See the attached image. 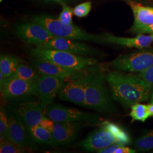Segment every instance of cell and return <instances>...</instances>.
I'll use <instances>...</instances> for the list:
<instances>
[{
    "label": "cell",
    "mask_w": 153,
    "mask_h": 153,
    "mask_svg": "<svg viewBox=\"0 0 153 153\" xmlns=\"http://www.w3.org/2000/svg\"><path fill=\"white\" fill-rule=\"evenodd\" d=\"M31 137L35 142L40 144L53 146L52 132L42 127L36 126L28 129Z\"/></svg>",
    "instance_id": "cell-19"
},
{
    "label": "cell",
    "mask_w": 153,
    "mask_h": 153,
    "mask_svg": "<svg viewBox=\"0 0 153 153\" xmlns=\"http://www.w3.org/2000/svg\"><path fill=\"white\" fill-rule=\"evenodd\" d=\"M21 61L19 59L13 56L1 55L0 57V71L6 78L10 77L14 73Z\"/></svg>",
    "instance_id": "cell-20"
},
{
    "label": "cell",
    "mask_w": 153,
    "mask_h": 153,
    "mask_svg": "<svg viewBox=\"0 0 153 153\" xmlns=\"http://www.w3.org/2000/svg\"><path fill=\"white\" fill-rule=\"evenodd\" d=\"M2 97L14 100L38 95V82L36 80H25L9 77L0 88Z\"/></svg>",
    "instance_id": "cell-9"
},
{
    "label": "cell",
    "mask_w": 153,
    "mask_h": 153,
    "mask_svg": "<svg viewBox=\"0 0 153 153\" xmlns=\"http://www.w3.org/2000/svg\"><path fill=\"white\" fill-rule=\"evenodd\" d=\"M153 65V49L143 48L138 51L119 56L109 66L121 71L141 72Z\"/></svg>",
    "instance_id": "cell-7"
},
{
    "label": "cell",
    "mask_w": 153,
    "mask_h": 153,
    "mask_svg": "<svg viewBox=\"0 0 153 153\" xmlns=\"http://www.w3.org/2000/svg\"><path fill=\"white\" fill-rule=\"evenodd\" d=\"M31 21L44 26L55 36L102 43L101 35L88 33L73 24L65 23L59 18L56 19L52 16L43 14L33 16Z\"/></svg>",
    "instance_id": "cell-3"
},
{
    "label": "cell",
    "mask_w": 153,
    "mask_h": 153,
    "mask_svg": "<svg viewBox=\"0 0 153 153\" xmlns=\"http://www.w3.org/2000/svg\"><path fill=\"white\" fill-rule=\"evenodd\" d=\"M122 146V145H119V144H115L109 146L106 148H103L100 150L98 151L97 153H114L116 149L119 146Z\"/></svg>",
    "instance_id": "cell-30"
},
{
    "label": "cell",
    "mask_w": 153,
    "mask_h": 153,
    "mask_svg": "<svg viewBox=\"0 0 153 153\" xmlns=\"http://www.w3.org/2000/svg\"><path fill=\"white\" fill-rule=\"evenodd\" d=\"M125 145H122L117 148L114 153H135L136 151L129 147L124 146Z\"/></svg>",
    "instance_id": "cell-31"
},
{
    "label": "cell",
    "mask_w": 153,
    "mask_h": 153,
    "mask_svg": "<svg viewBox=\"0 0 153 153\" xmlns=\"http://www.w3.org/2000/svg\"><path fill=\"white\" fill-rule=\"evenodd\" d=\"M31 55L34 58L48 61L64 68L82 71L95 65L97 61L92 57L74 55L65 51L36 47Z\"/></svg>",
    "instance_id": "cell-4"
},
{
    "label": "cell",
    "mask_w": 153,
    "mask_h": 153,
    "mask_svg": "<svg viewBox=\"0 0 153 153\" xmlns=\"http://www.w3.org/2000/svg\"><path fill=\"white\" fill-rule=\"evenodd\" d=\"M145 33L153 34V24L149 27L142 29L141 31H140L139 33L137 34H145Z\"/></svg>",
    "instance_id": "cell-32"
},
{
    "label": "cell",
    "mask_w": 153,
    "mask_h": 153,
    "mask_svg": "<svg viewBox=\"0 0 153 153\" xmlns=\"http://www.w3.org/2000/svg\"><path fill=\"white\" fill-rule=\"evenodd\" d=\"M152 102H153V88L152 95H151V97L150 98V103H152Z\"/></svg>",
    "instance_id": "cell-36"
},
{
    "label": "cell",
    "mask_w": 153,
    "mask_h": 153,
    "mask_svg": "<svg viewBox=\"0 0 153 153\" xmlns=\"http://www.w3.org/2000/svg\"><path fill=\"white\" fill-rule=\"evenodd\" d=\"M2 1H3V0H0V2H2Z\"/></svg>",
    "instance_id": "cell-37"
},
{
    "label": "cell",
    "mask_w": 153,
    "mask_h": 153,
    "mask_svg": "<svg viewBox=\"0 0 153 153\" xmlns=\"http://www.w3.org/2000/svg\"><path fill=\"white\" fill-rule=\"evenodd\" d=\"M16 33L19 38L29 44H42L55 38L46 28L33 21L18 25Z\"/></svg>",
    "instance_id": "cell-11"
},
{
    "label": "cell",
    "mask_w": 153,
    "mask_h": 153,
    "mask_svg": "<svg viewBox=\"0 0 153 153\" xmlns=\"http://www.w3.org/2000/svg\"><path fill=\"white\" fill-rule=\"evenodd\" d=\"M36 47L65 51L74 55L90 56L98 54V51L92 46L76 40L55 36L48 42L36 45Z\"/></svg>",
    "instance_id": "cell-10"
},
{
    "label": "cell",
    "mask_w": 153,
    "mask_h": 153,
    "mask_svg": "<svg viewBox=\"0 0 153 153\" xmlns=\"http://www.w3.org/2000/svg\"><path fill=\"white\" fill-rule=\"evenodd\" d=\"M8 128V115L4 109L1 108L0 112V141L7 138Z\"/></svg>",
    "instance_id": "cell-25"
},
{
    "label": "cell",
    "mask_w": 153,
    "mask_h": 153,
    "mask_svg": "<svg viewBox=\"0 0 153 153\" xmlns=\"http://www.w3.org/2000/svg\"><path fill=\"white\" fill-rule=\"evenodd\" d=\"M45 115L55 123L80 121L93 123L99 121L98 117L93 114L60 104L47 106Z\"/></svg>",
    "instance_id": "cell-8"
},
{
    "label": "cell",
    "mask_w": 153,
    "mask_h": 153,
    "mask_svg": "<svg viewBox=\"0 0 153 153\" xmlns=\"http://www.w3.org/2000/svg\"><path fill=\"white\" fill-rule=\"evenodd\" d=\"M33 64L40 75L57 76L64 79L81 71L64 68L48 61L36 58L33 60Z\"/></svg>",
    "instance_id": "cell-18"
},
{
    "label": "cell",
    "mask_w": 153,
    "mask_h": 153,
    "mask_svg": "<svg viewBox=\"0 0 153 153\" xmlns=\"http://www.w3.org/2000/svg\"><path fill=\"white\" fill-rule=\"evenodd\" d=\"M148 108L150 116H153V102L148 104Z\"/></svg>",
    "instance_id": "cell-34"
},
{
    "label": "cell",
    "mask_w": 153,
    "mask_h": 153,
    "mask_svg": "<svg viewBox=\"0 0 153 153\" xmlns=\"http://www.w3.org/2000/svg\"><path fill=\"white\" fill-rule=\"evenodd\" d=\"M27 150V149L16 145L8 138L1 141L0 142L1 153H26Z\"/></svg>",
    "instance_id": "cell-24"
},
{
    "label": "cell",
    "mask_w": 153,
    "mask_h": 153,
    "mask_svg": "<svg viewBox=\"0 0 153 153\" xmlns=\"http://www.w3.org/2000/svg\"><path fill=\"white\" fill-rule=\"evenodd\" d=\"M134 147L140 152L145 153L153 148V130L148 131L134 142Z\"/></svg>",
    "instance_id": "cell-22"
},
{
    "label": "cell",
    "mask_w": 153,
    "mask_h": 153,
    "mask_svg": "<svg viewBox=\"0 0 153 153\" xmlns=\"http://www.w3.org/2000/svg\"><path fill=\"white\" fill-rule=\"evenodd\" d=\"M38 71L33 68L20 64L11 78H19L25 80H36L39 78Z\"/></svg>",
    "instance_id": "cell-21"
},
{
    "label": "cell",
    "mask_w": 153,
    "mask_h": 153,
    "mask_svg": "<svg viewBox=\"0 0 153 153\" xmlns=\"http://www.w3.org/2000/svg\"><path fill=\"white\" fill-rule=\"evenodd\" d=\"M40 1H44V2H56L58 4H60L61 2H69L72 0H40Z\"/></svg>",
    "instance_id": "cell-33"
},
{
    "label": "cell",
    "mask_w": 153,
    "mask_h": 153,
    "mask_svg": "<svg viewBox=\"0 0 153 153\" xmlns=\"http://www.w3.org/2000/svg\"><path fill=\"white\" fill-rule=\"evenodd\" d=\"M133 13L134 21L130 31L138 33L140 31L153 24V7L142 6L132 1L128 2Z\"/></svg>",
    "instance_id": "cell-17"
},
{
    "label": "cell",
    "mask_w": 153,
    "mask_h": 153,
    "mask_svg": "<svg viewBox=\"0 0 153 153\" xmlns=\"http://www.w3.org/2000/svg\"><path fill=\"white\" fill-rule=\"evenodd\" d=\"M130 116L132 121H141L145 122L150 116L148 111V105L138 103L131 107V112Z\"/></svg>",
    "instance_id": "cell-23"
},
{
    "label": "cell",
    "mask_w": 153,
    "mask_h": 153,
    "mask_svg": "<svg viewBox=\"0 0 153 153\" xmlns=\"http://www.w3.org/2000/svg\"><path fill=\"white\" fill-rule=\"evenodd\" d=\"M83 126L82 122L80 121L55 123L54 129L52 132L53 146L66 145L73 141Z\"/></svg>",
    "instance_id": "cell-15"
},
{
    "label": "cell",
    "mask_w": 153,
    "mask_h": 153,
    "mask_svg": "<svg viewBox=\"0 0 153 153\" xmlns=\"http://www.w3.org/2000/svg\"><path fill=\"white\" fill-rule=\"evenodd\" d=\"M38 96L44 107H47L54 100L64 83V78L40 75L38 78Z\"/></svg>",
    "instance_id": "cell-13"
},
{
    "label": "cell",
    "mask_w": 153,
    "mask_h": 153,
    "mask_svg": "<svg viewBox=\"0 0 153 153\" xmlns=\"http://www.w3.org/2000/svg\"><path fill=\"white\" fill-rule=\"evenodd\" d=\"M91 73L76 80L63 84L58 97L62 100L68 101L85 107V90Z\"/></svg>",
    "instance_id": "cell-12"
},
{
    "label": "cell",
    "mask_w": 153,
    "mask_h": 153,
    "mask_svg": "<svg viewBox=\"0 0 153 153\" xmlns=\"http://www.w3.org/2000/svg\"><path fill=\"white\" fill-rule=\"evenodd\" d=\"M137 76L144 80L149 86L153 88V65L145 71L140 72Z\"/></svg>",
    "instance_id": "cell-28"
},
{
    "label": "cell",
    "mask_w": 153,
    "mask_h": 153,
    "mask_svg": "<svg viewBox=\"0 0 153 153\" xmlns=\"http://www.w3.org/2000/svg\"><path fill=\"white\" fill-rule=\"evenodd\" d=\"M104 74L100 71L91 73L85 90V107L107 112L113 109L109 93L105 85Z\"/></svg>",
    "instance_id": "cell-5"
},
{
    "label": "cell",
    "mask_w": 153,
    "mask_h": 153,
    "mask_svg": "<svg viewBox=\"0 0 153 153\" xmlns=\"http://www.w3.org/2000/svg\"><path fill=\"white\" fill-rule=\"evenodd\" d=\"M152 153H153V152H152Z\"/></svg>",
    "instance_id": "cell-38"
},
{
    "label": "cell",
    "mask_w": 153,
    "mask_h": 153,
    "mask_svg": "<svg viewBox=\"0 0 153 153\" xmlns=\"http://www.w3.org/2000/svg\"><path fill=\"white\" fill-rule=\"evenodd\" d=\"M55 122L52 120L51 119H49V117L47 116H44L40 121L39 126L52 132L55 128Z\"/></svg>",
    "instance_id": "cell-29"
},
{
    "label": "cell",
    "mask_w": 153,
    "mask_h": 153,
    "mask_svg": "<svg viewBox=\"0 0 153 153\" xmlns=\"http://www.w3.org/2000/svg\"><path fill=\"white\" fill-rule=\"evenodd\" d=\"M6 78H5V76H4L3 73L1 71H0V88H1L2 86V85H4Z\"/></svg>",
    "instance_id": "cell-35"
},
{
    "label": "cell",
    "mask_w": 153,
    "mask_h": 153,
    "mask_svg": "<svg viewBox=\"0 0 153 153\" xmlns=\"http://www.w3.org/2000/svg\"><path fill=\"white\" fill-rule=\"evenodd\" d=\"M106 81L112 99L126 108L147 101L152 93L153 88L137 75L111 71L106 76Z\"/></svg>",
    "instance_id": "cell-1"
},
{
    "label": "cell",
    "mask_w": 153,
    "mask_h": 153,
    "mask_svg": "<svg viewBox=\"0 0 153 153\" xmlns=\"http://www.w3.org/2000/svg\"><path fill=\"white\" fill-rule=\"evenodd\" d=\"M60 4L62 6V11L59 16V19L66 24H73V9L67 5L66 2H62Z\"/></svg>",
    "instance_id": "cell-26"
},
{
    "label": "cell",
    "mask_w": 153,
    "mask_h": 153,
    "mask_svg": "<svg viewBox=\"0 0 153 153\" xmlns=\"http://www.w3.org/2000/svg\"><path fill=\"white\" fill-rule=\"evenodd\" d=\"M9 128L7 131V138L18 145L28 150H33L34 142L28 131L27 128L9 113Z\"/></svg>",
    "instance_id": "cell-14"
},
{
    "label": "cell",
    "mask_w": 153,
    "mask_h": 153,
    "mask_svg": "<svg viewBox=\"0 0 153 153\" xmlns=\"http://www.w3.org/2000/svg\"><path fill=\"white\" fill-rule=\"evenodd\" d=\"M92 7V3L91 1H87L76 6L73 9V14L74 16L83 18L87 16L89 14Z\"/></svg>",
    "instance_id": "cell-27"
},
{
    "label": "cell",
    "mask_w": 153,
    "mask_h": 153,
    "mask_svg": "<svg viewBox=\"0 0 153 153\" xmlns=\"http://www.w3.org/2000/svg\"><path fill=\"white\" fill-rule=\"evenodd\" d=\"M102 43L117 44L129 48L143 49L148 48L153 43V34L145 35L137 34L134 38H123L116 36L110 33H104L101 35Z\"/></svg>",
    "instance_id": "cell-16"
},
{
    "label": "cell",
    "mask_w": 153,
    "mask_h": 153,
    "mask_svg": "<svg viewBox=\"0 0 153 153\" xmlns=\"http://www.w3.org/2000/svg\"><path fill=\"white\" fill-rule=\"evenodd\" d=\"M11 100L7 105L9 114L27 129L39 125L45 114V107L39 99L30 97Z\"/></svg>",
    "instance_id": "cell-6"
},
{
    "label": "cell",
    "mask_w": 153,
    "mask_h": 153,
    "mask_svg": "<svg viewBox=\"0 0 153 153\" xmlns=\"http://www.w3.org/2000/svg\"><path fill=\"white\" fill-rule=\"evenodd\" d=\"M131 142V138L123 129L113 123L105 121L98 129L90 133L79 145L85 150L98 152L112 145H126Z\"/></svg>",
    "instance_id": "cell-2"
}]
</instances>
